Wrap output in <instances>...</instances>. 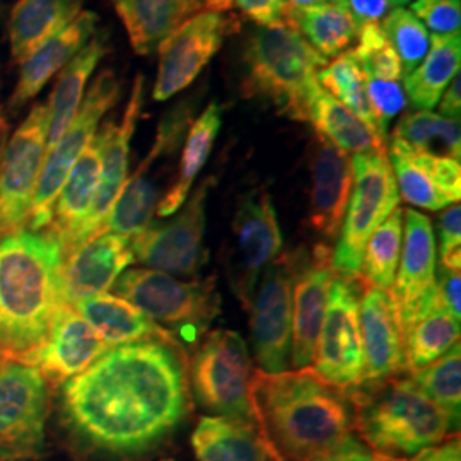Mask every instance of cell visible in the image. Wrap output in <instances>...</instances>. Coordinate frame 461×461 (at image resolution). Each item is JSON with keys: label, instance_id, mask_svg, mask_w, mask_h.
I'll use <instances>...</instances> for the list:
<instances>
[{"label": "cell", "instance_id": "cb8c5ba5", "mask_svg": "<svg viewBox=\"0 0 461 461\" xmlns=\"http://www.w3.org/2000/svg\"><path fill=\"white\" fill-rule=\"evenodd\" d=\"M98 16L91 11H81L62 32L53 34L41 43L33 53L21 64L19 79L11 96V108L19 110L30 99H33L50 79L59 74L64 67L89 43L96 33Z\"/></svg>", "mask_w": 461, "mask_h": 461}, {"label": "cell", "instance_id": "ba28073f", "mask_svg": "<svg viewBox=\"0 0 461 461\" xmlns=\"http://www.w3.org/2000/svg\"><path fill=\"white\" fill-rule=\"evenodd\" d=\"M301 255L299 248L268 265L248 304L253 350L265 373H282L291 367L293 291Z\"/></svg>", "mask_w": 461, "mask_h": 461}, {"label": "cell", "instance_id": "4dcf8cb0", "mask_svg": "<svg viewBox=\"0 0 461 461\" xmlns=\"http://www.w3.org/2000/svg\"><path fill=\"white\" fill-rule=\"evenodd\" d=\"M428 55L405 76L403 91L419 112H430L443 96L447 84L460 74V33L432 34Z\"/></svg>", "mask_w": 461, "mask_h": 461}, {"label": "cell", "instance_id": "6f0895ef", "mask_svg": "<svg viewBox=\"0 0 461 461\" xmlns=\"http://www.w3.org/2000/svg\"><path fill=\"white\" fill-rule=\"evenodd\" d=\"M5 146H7V123H5L4 116L0 115V165H2Z\"/></svg>", "mask_w": 461, "mask_h": 461}, {"label": "cell", "instance_id": "5b68a950", "mask_svg": "<svg viewBox=\"0 0 461 461\" xmlns=\"http://www.w3.org/2000/svg\"><path fill=\"white\" fill-rule=\"evenodd\" d=\"M325 66L327 60L293 26L257 28L245 49L243 93L268 99L282 115L308 122L312 99L320 89L318 72Z\"/></svg>", "mask_w": 461, "mask_h": 461}, {"label": "cell", "instance_id": "bcb514c9", "mask_svg": "<svg viewBox=\"0 0 461 461\" xmlns=\"http://www.w3.org/2000/svg\"><path fill=\"white\" fill-rule=\"evenodd\" d=\"M411 13L434 34L460 33V0H413Z\"/></svg>", "mask_w": 461, "mask_h": 461}, {"label": "cell", "instance_id": "9a60e30c", "mask_svg": "<svg viewBox=\"0 0 461 461\" xmlns=\"http://www.w3.org/2000/svg\"><path fill=\"white\" fill-rule=\"evenodd\" d=\"M47 104H34L7 142L0 165V236L28 226L40 171L47 156Z\"/></svg>", "mask_w": 461, "mask_h": 461}, {"label": "cell", "instance_id": "7c38bea8", "mask_svg": "<svg viewBox=\"0 0 461 461\" xmlns=\"http://www.w3.org/2000/svg\"><path fill=\"white\" fill-rule=\"evenodd\" d=\"M118 96L120 83L115 74L112 70H103L86 93V98L81 101V106L72 123L67 127L55 148L45 156L26 228L40 230L49 226L53 203L72 166L76 165L84 149L89 146V142L96 135L101 118L110 108L115 106Z\"/></svg>", "mask_w": 461, "mask_h": 461}, {"label": "cell", "instance_id": "f1b7e54d", "mask_svg": "<svg viewBox=\"0 0 461 461\" xmlns=\"http://www.w3.org/2000/svg\"><path fill=\"white\" fill-rule=\"evenodd\" d=\"M108 51L106 33H95L64 68L55 86L49 104V127H47V154L60 140L67 127L72 123L83 101L84 87L91 74L98 67L99 60Z\"/></svg>", "mask_w": 461, "mask_h": 461}, {"label": "cell", "instance_id": "d6986e66", "mask_svg": "<svg viewBox=\"0 0 461 461\" xmlns=\"http://www.w3.org/2000/svg\"><path fill=\"white\" fill-rule=\"evenodd\" d=\"M142 101H144V77L139 74L135 77L131 99L122 118V123L120 125L104 123L99 131L103 137V148H101V175H99L98 190L95 195L91 212L87 215L83 230H79L77 240L70 251H74L87 240L98 236L99 232L104 230L106 217L110 214L116 198L127 182L131 140L140 116Z\"/></svg>", "mask_w": 461, "mask_h": 461}, {"label": "cell", "instance_id": "30bf717a", "mask_svg": "<svg viewBox=\"0 0 461 461\" xmlns=\"http://www.w3.org/2000/svg\"><path fill=\"white\" fill-rule=\"evenodd\" d=\"M188 376L198 403L211 412L251 420V359L245 340L230 330H215L198 344Z\"/></svg>", "mask_w": 461, "mask_h": 461}, {"label": "cell", "instance_id": "f6af8a7d", "mask_svg": "<svg viewBox=\"0 0 461 461\" xmlns=\"http://www.w3.org/2000/svg\"><path fill=\"white\" fill-rule=\"evenodd\" d=\"M409 146V144H407ZM412 149V148H411ZM412 158L436 183V186L445 194L451 203H458L461 198V166L460 161L446 156H436L429 152H420L412 149Z\"/></svg>", "mask_w": 461, "mask_h": 461}, {"label": "cell", "instance_id": "680465c9", "mask_svg": "<svg viewBox=\"0 0 461 461\" xmlns=\"http://www.w3.org/2000/svg\"><path fill=\"white\" fill-rule=\"evenodd\" d=\"M412 0H390V7H403V5H407V4H411Z\"/></svg>", "mask_w": 461, "mask_h": 461}, {"label": "cell", "instance_id": "74e56055", "mask_svg": "<svg viewBox=\"0 0 461 461\" xmlns=\"http://www.w3.org/2000/svg\"><path fill=\"white\" fill-rule=\"evenodd\" d=\"M403 243V211L396 207L367 240L359 279L364 287L392 289Z\"/></svg>", "mask_w": 461, "mask_h": 461}, {"label": "cell", "instance_id": "7a4b0ae2", "mask_svg": "<svg viewBox=\"0 0 461 461\" xmlns=\"http://www.w3.org/2000/svg\"><path fill=\"white\" fill-rule=\"evenodd\" d=\"M249 407L255 426L277 461H312L354 429L348 390L325 381L312 367L255 371Z\"/></svg>", "mask_w": 461, "mask_h": 461}, {"label": "cell", "instance_id": "83f0119b", "mask_svg": "<svg viewBox=\"0 0 461 461\" xmlns=\"http://www.w3.org/2000/svg\"><path fill=\"white\" fill-rule=\"evenodd\" d=\"M74 308L98 331L108 347L152 339H173L171 331L158 325L148 314L122 297L99 294L84 299L74 304Z\"/></svg>", "mask_w": 461, "mask_h": 461}, {"label": "cell", "instance_id": "44dd1931", "mask_svg": "<svg viewBox=\"0 0 461 461\" xmlns=\"http://www.w3.org/2000/svg\"><path fill=\"white\" fill-rule=\"evenodd\" d=\"M133 262L131 238L104 230L66 257L62 297L66 304L104 294Z\"/></svg>", "mask_w": 461, "mask_h": 461}, {"label": "cell", "instance_id": "e575fe53", "mask_svg": "<svg viewBox=\"0 0 461 461\" xmlns=\"http://www.w3.org/2000/svg\"><path fill=\"white\" fill-rule=\"evenodd\" d=\"M460 344V321L436 297L428 312L403 330L405 371L413 375Z\"/></svg>", "mask_w": 461, "mask_h": 461}, {"label": "cell", "instance_id": "836d02e7", "mask_svg": "<svg viewBox=\"0 0 461 461\" xmlns=\"http://www.w3.org/2000/svg\"><path fill=\"white\" fill-rule=\"evenodd\" d=\"M308 122L313 123L318 135L346 154L386 152V140L379 139L361 118L354 115L321 86L312 99Z\"/></svg>", "mask_w": 461, "mask_h": 461}, {"label": "cell", "instance_id": "816d5d0a", "mask_svg": "<svg viewBox=\"0 0 461 461\" xmlns=\"http://www.w3.org/2000/svg\"><path fill=\"white\" fill-rule=\"evenodd\" d=\"M460 289V272H451V270L441 268L439 279H438V297L445 304L446 310L453 314L458 321L461 320Z\"/></svg>", "mask_w": 461, "mask_h": 461}, {"label": "cell", "instance_id": "6da1fadb", "mask_svg": "<svg viewBox=\"0 0 461 461\" xmlns=\"http://www.w3.org/2000/svg\"><path fill=\"white\" fill-rule=\"evenodd\" d=\"M188 359L175 339L106 348L60 392L70 439L103 460L150 453L190 412Z\"/></svg>", "mask_w": 461, "mask_h": 461}, {"label": "cell", "instance_id": "b9f144b4", "mask_svg": "<svg viewBox=\"0 0 461 461\" xmlns=\"http://www.w3.org/2000/svg\"><path fill=\"white\" fill-rule=\"evenodd\" d=\"M381 28L396 51L407 76L428 55L430 36L426 26L405 7H395L381 19Z\"/></svg>", "mask_w": 461, "mask_h": 461}, {"label": "cell", "instance_id": "ee69618b", "mask_svg": "<svg viewBox=\"0 0 461 461\" xmlns=\"http://www.w3.org/2000/svg\"><path fill=\"white\" fill-rule=\"evenodd\" d=\"M364 83H366L369 104L378 118L381 127L386 131L388 123L407 106V96H405L403 86L400 81H386V79H379L366 74H364Z\"/></svg>", "mask_w": 461, "mask_h": 461}, {"label": "cell", "instance_id": "52a82bcc", "mask_svg": "<svg viewBox=\"0 0 461 461\" xmlns=\"http://www.w3.org/2000/svg\"><path fill=\"white\" fill-rule=\"evenodd\" d=\"M350 163L352 192L331 265L339 274L359 277L367 240L398 207L400 194L386 152L354 154Z\"/></svg>", "mask_w": 461, "mask_h": 461}, {"label": "cell", "instance_id": "8fae6325", "mask_svg": "<svg viewBox=\"0 0 461 461\" xmlns=\"http://www.w3.org/2000/svg\"><path fill=\"white\" fill-rule=\"evenodd\" d=\"M49 383L26 364H0V461L36 460L45 451Z\"/></svg>", "mask_w": 461, "mask_h": 461}, {"label": "cell", "instance_id": "7dc6e473", "mask_svg": "<svg viewBox=\"0 0 461 461\" xmlns=\"http://www.w3.org/2000/svg\"><path fill=\"white\" fill-rule=\"evenodd\" d=\"M439 234H441V268L460 272L461 268V207L453 203L439 215Z\"/></svg>", "mask_w": 461, "mask_h": 461}, {"label": "cell", "instance_id": "60d3db41", "mask_svg": "<svg viewBox=\"0 0 461 461\" xmlns=\"http://www.w3.org/2000/svg\"><path fill=\"white\" fill-rule=\"evenodd\" d=\"M388 161L395 175L398 194H402L405 202L428 211H441L447 205H453L436 183L429 178L428 173L415 163L412 149L402 139L392 137Z\"/></svg>", "mask_w": 461, "mask_h": 461}, {"label": "cell", "instance_id": "4316f807", "mask_svg": "<svg viewBox=\"0 0 461 461\" xmlns=\"http://www.w3.org/2000/svg\"><path fill=\"white\" fill-rule=\"evenodd\" d=\"M133 50L148 55L186 19L202 13L197 0H110Z\"/></svg>", "mask_w": 461, "mask_h": 461}, {"label": "cell", "instance_id": "2e32d148", "mask_svg": "<svg viewBox=\"0 0 461 461\" xmlns=\"http://www.w3.org/2000/svg\"><path fill=\"white\" fill-rule=\"evenodd\" d=\"M236 17L207 13L186 19L163 40L159 49V68L152 98L166 101L182 93L198 77L228 34L238 30Z\"/></svg>", "mask_w": 461, "mask_h": 461}, {"label": "cell", "instance_id": "e0dca14e", "mask_svg": "<svg viewBox=\"0 0 461 461\" xmlns=\"http://www.w3.org/2000/svg\"><path fill=\"white\" fill-rule=\"evenodd\" d=\"M403 215L400 270L390 289L402 331L426 313L438 297L436 238L430 219L413 209Z\"/></svg>", "mask_w": 461, "mask_h": 461}, {"label": "cell", "instance_id": "603a6c76", "mask_svg": "<svg viewBox=\"0 0 461 461\" xmlns=\"http://www.w3.org/2000/svg\"><path fill=\"white\" fill-rule=\"evenodd\" d=\"M359 321L363 337V383L407 375L403 331L390 289L364 287Z\"/></svg>", "mask_w": 461, "mask_h": 461}, {"label": "cell", "instance_id": "7bdbcfd3", "mask_svg": "<svg viewBox=\"0 0 461 461\" xmlns=\"http://www.w3.org/2000/svg\"><path fill=\"white\" fill-rule=\"evenodd\" d=\"M348 51L366 76H375L386 81H400L403 76L400 59L379 23L359 28L357 45Z\"/></svg>", "mask_w": 461, "mask_h": 461}, {"label": "cell", "instance_id": "ffe728a7", "mask_svg": "<svg viewBox=\"0 0 461 461\" xmlns=\"http://www.w3.org/2000/svg\"><path fill=\"white\" fill-rule=\"evenodd\" d=\"M333 274L329 247L318 245L312 255L303 249L293 291L291 366L294 369H308L313 364Z\"/></svg>", "mask_w": 461, "mask_h": 461}, {"label": "cell", "instance_id": "11a10c76", "mask_svg": "<svg viewBox=\"0 0 461 461\" xmlns=\"http://www.w3.org/2000/svg\"><path fill=\"white\" fill-rule=\"evenodd\" d=\"M197 2L202 5L203 11L219 13V14L228 13V11H230V7L234 5V0H197Z\"/></svg>", "mask_w": 461, "mask_h": 461}, {"label": "cell", "instance_id": "ac0fdd59", "mask_svg": "<svg viewBox=\"0 0 461 461\" xmlns=\"http://www.w3.org/2000/svg\"><path fill=\"white\" fill-rule=\"evenodd\" d=\"M110 347L81 313L62 304L51 320L47 339L14 361L34 367L49 384L62 386L81 375Z\"/></svg>", "mask_w": 461, "mask_h": 461}, {"label": "cell", "instance_id": "1f68e13d", "mask_svg": "<svg viewBox=\"0 0 461 461\" xmlns=\"http://www.w3.org/2000/svg\"><path fill=\"white\" fill-rule=\"evenodd\" d=\"M222 127V108L217 103H211L203 113L190 123L186 133L182 161L175 182L169 185L167 192L159 200L156 212L159 217L173 215L182 209L190 195L192 185L197 180L198 173L207 163L215 139Z\"/></svg>", "mask_w": 461, "mask_h": 461}, {"label": "cell", "instance_id": "d590c367", "mask_svg": "<svg viewBox=\"0 0 461 461\" xmlns=\"http://www.w3.org/2000/svg\"><path fill=\"white\" fill-rule=\"evenodd\" d=\"M159 203V192L150 178V169L142 161L125 182L104 222V230L133 238L148 228ZM103 230V232H104Z\"/></svg>", "mask_w": 461, "mask_h": 461}, {"label": "cell", "instance_id": "d4e9b609", "mask_svg": "<svg viewBox=\"0 0 461 461\" xmlns=\"http://www.w3.org/2000/svg\"><path fill=\"white\" fill-rule=\"evenodd\" d=\"M101 148L103 137L96 132L76 165L72 166L53 203L51 221L45 228L62 243L66 257L74 248L95 202L101 175Z\"/></svg>", "mask_w": 461, "mask_h": 461}, {"label": "cell", "instance_id": "f5cc1de1", "mask_svg": "<svg viewBox=\"0 0 461 461\" xmlns=\"http://www.w3.org/2000/svg\"><path fill=\"white\" fill-rule=\"evenodd\" d=\"M405 461H461L460 438H451L447 443L432 446L420 451L417 456Z\"/></svg>", "mask_w": 461, "mask_h": 461}, {"label": "cell", "instance_id": "9c48e42d", "mask_svg": "<svg viewBox=\"0 0 461 461\" xmlns=\"http://www.w3.org/2000/svg\"><path fill=\"white\" fill-rule=\"evenodd\" d=\"M363 282L335 272L312 369L331 384L354 390L363 383L364 354L359 303Z\"/></svg>", "mask_w": 461, "mask_h": 461}, {"label": "cell", "instance_id": "ab89813d", "mask_svg": "<svg viewBox=\"0 0 461 461\" xmlns=\"http://www.w3.org/2000/svg\"><path fill=\"white\" fill-rule=\"evenodd\" d=\"M411 379L447 415L455 430H458L461 411L460 344L451 347L436 363L411 375Z\"/></svg>", "mask_w": 461, "mask_h": 461}, {"label": "cell", "instance_id": "8d00e7d4", "mask_svg": "<svg viewBox=\"0 0 461 461\" xmlns=\"http://www.w3.org/2000/svg\"><path fill=\"white\" fill-rule=\"evenodd\" d=\"M318 81L333 98L339 99L354 115L361 118L379 139L386 140V131L381 127L369 104L361 66L350 55V51H344L323 67L318 72Z\"/></svg>", "mask_w": 461, "mask_h": 461}, {"label": "cell", "instance_id": "db71d44e", "mask_svg": "<svg viewBox=\"0 0 461 461\" xmlns=\"http://www.w3.org/2000/svg\"><path fill=\"white\" fill-rule=\"evenodd\" d=\"M441 116L451 118V120H460L461 113V81L460 74L455 76V79L447 84V87L443 93V99L439 104Z\"/></svg>", "mask_w": 461, "mask_h": 461}, {"label": "cell", "instance_id": "f35d334b", "mask_svg": "<svg viewBox=\"0 0 461 461\" xmlns=\"http://www.w3.org/2000/svg\"><path fill=\"white\" fill-rule=\"evenodd\" d=\"M393 137L420 152L446 156L460 161V120H451L432 112H415L403 116Z\"/></svg>", "mask_w": 461, "mask_h": 461}, {"label": "cell", "instance_id": "8992f818", "mask_svg": "<svg viewBox=\"0 0 461 461\" xmlns=\"http://www.w3.org/2000/svg\"><path fill=\"white\" fill-rule=\"evenodd\" d=\"M113 289L150 320L176 330L186 342L198 340L221 310L214 277L186 282L159 270L132 268L116 279Z\"/></svg>", "mask_w": 461, "mask_h": 461}, {"label": "cell", "instance_id": "3957f363", "mask_svg": "<svg viewBox=\"0 0 461 461\" xmlns=\"http://www.w3.org/2000/svg\"><path fill=\"white\" fill-rule=\"evenodd\" d=\"M66 251L47 230L0 236V357L17 359L40 346L62 297Z\"/></svg>", "mask_w": 461, "mask_h": 461}, {"label": "cell", "instance_id": "484cf974", "mask_svg": "<svg viewBox=\"0 0 461 461\" xmlns=\"http://www.w3.org/2000/svg\"><path fill=\"white\" fill-rule=\"evenodd\" d=\"M198 461H277L255 422L236 417H202L192 434Z\"/></svg>", "mask_w": 461, "mask_h": 461}, {"label": "cell", "instance_id": "d6a6232c", "mask_svg": "<svg viewBox=\"0 0 461 461\" xmlns=\"http://www.w3.org/2000/svg\"><path fill=\"white\" fill-rule=\"evenodd\" d=\"M284 23L293 26L325 60L342 55L357 41V26L344 7L335 2L313 7L285 5Z\"/></svg>", "mask_w": 461, "mask_h": 461}, {"label": "cell", "instance_id": "5bb4252c", "mask_svg": "<svg viewBox=\"0 0 461 461\" xmlns=\"http://www.w3.org/2000/svg\"><path fill=\"white\" fill-rule=\"evenodd\" d=\"M214 180H205L182 205V212L163 224H149L131 238L133 260L175 276H197L205 264V205Z\"/></svg>", "mask_w": 461, "mask_h": 461}, {"label": "cell", "instance_id": "681fc988", "mask_svg": "<svg viewBox=\"0 0 461 461\" xmlns=\"http://www.w3.org/2000/svg\"><path fill=\"white\" fill-rule=\"evenodd\" d=\"M312 461H398L390 460L373 451L369 446L364 445L361 439L348 434L340 443L330 447L323 455Z\"/></svg>", "mask_w": 461, "mask_h": 461}, {"label": "cell", "instance_id": "277c9868", "mask_svg": "<svg viewBox=\"0 0 461 461\" xmlns=\"http://www.w3.org/2000/svg\"><path fill=\"white\" fill-rule=\"evenodd\" d=\"M348 393L361 441L390 460H411L455 432L447 415L411 376L361 383Z\"/></svg>", "mask_w": 461, "mask_h": 461}, {"label": "cell", "instance_id": "7402d4cb", "mask_svg": "<svg viewBox=\"0 0 461 461\" xmlns=\"http://www.w3.org/2000/svg\"><path fill=\"white\" fill-rule=\"evenodd\" d=\"M310 171L308 224L316 234L333 241L342 230L352 192V163L348 154L316 133L310 144Z\"/></svg>", "mask_w": 461, "mask_h": 461}, {"label": "cell", "instance_id": "4fadbf2b", "mask_svg": "<svg viewBox=\"0 0 461 461\" xmlns=\"http://www.w3.org/2000/svg\"><path fill=\"white\" fill-rule=\"evenodd\" d=\"M282 249V232L270 194L260 188L241 197L230 228L226 270L234 296L248 308L265 268Z\"/></svg>", "mask_w": 461, "mask_h": 461}, {"label": "cell", "instance_id": "94428289", "mask_svg": "<svg viewBox=\"0 0 461 461\" xmlns=\"http://www.w3.org/2000/svg\"><path fill=\"white\" fill-rule=\"evenodd\" d=\"M159 461H173V460H171V458H161V460H159Z\"/></svg>", "mask_w": 461, "mask_h": 461}, {"label": "cell", "instance_id": "91938a15", "mask_svg": "<svg viewBox=\"0 0 461 461\" xmlns=\"http://www.w3.org/2000/svg\"><path fill=\"white\" fill-rule=\"evenodd\" d=\"M4 361H9V359H4V357H0V364L4 363Z\"/></svg>", "mask_w": 461, "mask_h": 461}, {"label": "cell", "instance_id": "9f6ffc18", "mask_svg": "<svg viewBox=\"0 0 461 461\" xmlns=\"http://www.w3.org/2000/svg\"><path fill=\"white\" fill-rule=\"evenodd\" d=\"M333 0H285V5L289 7H313L321 4H330Z\"/></svg>", "mask_w": 461, "mask_h": 461}, {"label": "cell", "instance_id": "c3c4849f", "mask_svg": "<svg viewBox=\"0 0 461 461\" xmlns=\"http://www.w3.org/2000/svg\"><path fill=\"white\" fill-rule=\"evenodd\" d=\"M243 16L253 21L258 28L277 26L284 23L285 0H234Z\"/></svg>", "mask_w": 461, "mask_h": 461}, {"label": "cell", "instance_id": "f546056e", "mask_svg": "<svg viewBox=\"0 0 461 461\" xmlns=\"http://www.w3.org/2000/svg\"><path fill=\"white\" fill-rule=\"evenodd\" d=\"M81 5L83 0H17L9 21L13 57L23 64L41 43L79 16Z\"/></svg>", "mask_w": 461, "mask_h": 461}, {"label": "cell", "instance_id": "f907efd6", "mask_svg": "<svg viewBox=\"0 0 461 461\" xmlns=\"http://www.w3.org/2000/svg\"><path fill=\"white\" fill-rule=\"evenodd\" d=\"M354 19L357 30L379 23L390 11V0H333Z\"/></svg>", "mask_w": 461, "mask_h": 461}]
</instances>
